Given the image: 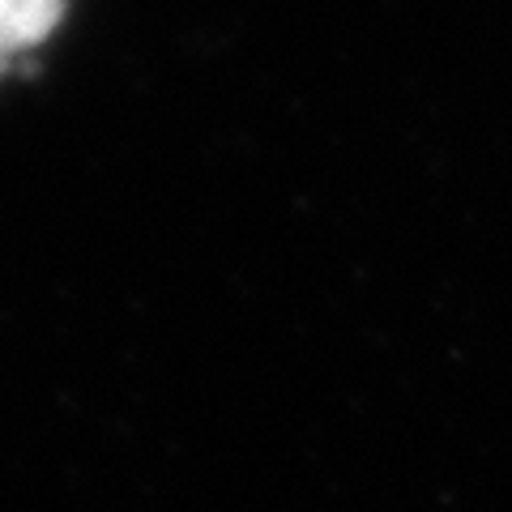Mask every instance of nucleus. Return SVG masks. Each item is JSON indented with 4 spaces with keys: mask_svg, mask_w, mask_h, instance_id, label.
Wrapping results in <instances>:
<instances>
[{
    "mask_svg": "<svg viewBox=\"0 0 512 512\" xmlns=\"http://www.w3.org/2000/svg\"><path fill=\"white\" fill-rule=\"evenodd\" d=\"M64 18V0H0V56H26Z\"/></svg>",
    "mask_w": 512,
    "mask_h": 512,
    "instance_id": "f257e3e1",
    "label": "nucleus"
}]
</instances>
